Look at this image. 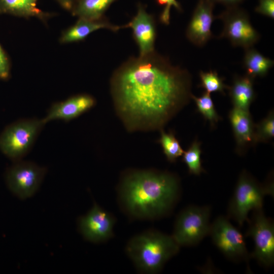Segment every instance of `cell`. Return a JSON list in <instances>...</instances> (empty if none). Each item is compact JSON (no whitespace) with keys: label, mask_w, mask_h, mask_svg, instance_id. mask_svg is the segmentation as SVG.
<instances>
[{"label":"cell","mask_w":274,"mask_h":274,"mask_svg":"<svg viewBox=\"0 0 274 274\" xmlns=\"http://www.w3.org/2000/svg\"><path fill=\"white\" fill-rule=\"evenodd\" d=\"M274 136V113L270 111L267 116L255 125L254 144L266 142Z\"/></svg>","instance_id":"cell-24"},{"label":"cell","mask_w":274,"mask_h":274,"mask_svg":"<svg viewBox=\"0 0 274 274\" xmlns=\"http://www.w3.org/2000/svg\"><path fill=\"white\" fill-rule=\"evenodd\" d=\"M114 223L112 215L94 203L89 212L80 218L78 225L86 239L97 243L112 236Z\"/></svg>","instance_id":"cell-11"},{"label":"cell","mask_w":274,"mask_h":274,"mask_svg":"<svg viewBox=\"0 0 274 274\" xmlns=\"http://www.w3.org/2000/svg\"><path fill=\"white\" fill-rule=\"evenodd\" d=\"M200 155V144L197 140H195L188 150L184 152L183 161L187 165L190 174L199 175L204 172L201 166Z\"/></svg>","instance_id":"cell-23"},{"label":"cell","mask_w":274,"mask_h":274,"mask_svg":"<svg viewBox=\"0 0 274 274\" xmlns=\"http://www.w3.org/2000/svg\"><path fill=\"white\" fill-rule=\"evenodd\" d=\"M253 80L247 75L234 77L231 86L228 88L233 107L249 110L255 98Z\"/></svg>","instance_id":"cell-18"},{"label":"cell","mask_w":274,"mask_h":274,"mask_svg":"<svg viewBox=\"0 0 274 274\" xmlns=\"http://www.w3.org/2000/svg\"><path fill=\"white\" fill-rule=\"evenodd\" d=\"M211 208L191 206L177 216L172 236L180 246H194L209 235Z\"/></svg>","instance_id":"cell-6"},{"label":"cell","mask_w":274,"mask_h":274,"mask_svg":"<svg viewBox=\"0 0 274 274\" xmlns=\"http://www.w3.org/2000/svg\"><path fill=\"white\" fill-rule=\"evenodd\" d=\"M46 124L43 119L32 118L8 125L0 134V150L12 160H20L30 151Z\"/></svg>","instance_id":"cell-5"},{"label":"cell","mask_w":274,"mask_h":274,"mask_svg":"<svg viewBox=\"0 0 274 274\" xmlns=\"http://www.w3.org/2000/svg\"><path fill=\"white\" fill-rule=\"evenodd\" d=\"M215 4L211 0H198L188 25L187 39L197 47H202L212 38L211 26L216 17L213 15Z\"/></svg>","instance_id":"cell-12"},{"label":"cell","mask_w":274,"mask_h":274,"mask_svg":"<svg viewBox=\"0 0 274 274\" xmlns=\"http://www.w3.org/2000/svg\"><path fill=\"white\" fill-rule=\"evenodd\" d=\"M215 4L216 3L220 4L225 6L226 7L238 6V5L243 2L245 0H211Z\"/></svg>","instance_id":"cell-29"},{"label":"cell","mask_w":274,"mask_h":274,"mask_svg":"<svg viewBox=\"0 0 274 274\" xmlns=\"http://www.w3.org/2000/svg\"><path fill=\"white\" fill-rule=\"evenodd\" d=\"M216 18L222 20L223 29L220 38H226L234 47H252L260 38L252 25L247 12L238 6L226 7Z\"/></svg>","instance_id":"cell-7"},{"label":"cell","mask_w":274,"mask_h":274,"mask_svg":"<svg viewBox=\"0 0 274 274\" xmlns=\"http://www.w3.org/2000/svg\"><path fill=\"white\" fill-rule=\"evenodd\" d=\"M96 104L95 98L86 94H78L65 100L52 104L45 118L44 122L61 120L68 122L92 108Z\"/></svg>","instance_id":"cell-13"},{"label":"cell","mask_w":274,"mask_h":274,"mask_svg":"<svg viewBox=\"0 0 274 274\" xmlns=\"http://www.w3.org/2000/svg\"><path fill=\"white\" fill-rule=\"evenodd\" d=\"M273 60L252 47L245 49L243 65L247 75L252 79L265 76L273 65Z\"/></svg>","instance_id":"cell-19"},{"label":"cell","mask_w":274,"mask_h":274,"mask_svg":"<svg viewBox=\"0 0 274 274\" xmlns=\"http://www.w3.org/2000/svg\"><path fill=\"white\" fill-rule=\"evenodd\" d=\"M152 15L148 14L142 6H138L136 15L123 28L132 29L133 37L140 50V55L149 54L154 50L156 36V23Z\"/></svg>","instance_id":"cell-14"},{"label":"cell","mask_w":274,"mask_h":274,"mask_svg":"<svg viewBox=\"0 0 274 274\" xmlns=\"http://www.w3.org/2000/svg\"><path fill=\"white\" fill-rule=\"evenodd\" d=\"M255 11L273 19L274 0H258V5L256 7Z\"/></svg>","instance_id":"cell-28"},{"label":"cell","mask_w":274,"mask_h":274,"mask_svg":"<svg viewBox=\"0 0 274 274\" xmlns=\"http://www.w3.org/2000/svg\"><path fill=\"white\" fill-rule=\"evenodd\" d=\"M229 121L236 144L237 152L254 145L255 125L249 110L233 107L229 113Z\"/></svg>","instance_id":"cell-15"},{"label":"cell","mask_w":274,"mask_h":274,"mask_svg":"<svg viewBox=\"0 0 274 274\" xmlns=\"http://www.w3.org/2000/svg\"><path fill=\"white\" fill-rule=\"evenodd\" d=\"M116 0H76L72 10L74 16L89 20H98Z\"/></svg>","instance_id":"cell-20"},{"label":"cell","mask_w":274,"mask_h":274,"mask_svg":"<svg viewBox=\"0 0 274 274\" xmlns=\"http://www.w3.org/2000/svg\"><path fill=\"white\" fill-rule=\"evenodd\" d=\"M46 173V168L20 160L15 161L7 169L6 181L13 194L21 199H26L37 191Z\"/></svg>","instance_id":"cell-8"},{"label":"cell","mask_w":274,"mask_h":274,"mask_svg":"<svg viewBox=\"0 0 274 274\" xmlns=\"http://www.w3.org/2000/svg\"><path fill=\"white\" fill-rule=\"evenodd\" d=\"M178 179L172 174L152 169H133L122 177L119 186L121 202L130 215L155 219L165 215L176 202Z\"/></svg>","instance_id":"cell-2"},{"label":"cell","mask_w":274,"mask_h":274,"mask_svg":"<svg viewBox=\"0 0 274 274\" xmlns=\"http://www.w3.org/2000/svg\"><path fill=\"white\" fill-rule=\"evenodd\" d=\"M172 235L150 230L133 236L126 251L137 268L145 273H156L179 251Z\"/></svg>","instance_id":"cell-3"},{"label":"cell","mask_w":274,"mask_h":274,"mask_svg":"<svg viewBox=\"0 0 274 274\" xmlns=\"http://www.w3.org/2000/svg\"><path fill=\"white\" fill-rule=\"evenodd\" d=\"M159 5H165L159 17L160 22L165 25H168L170 21V10L174 6L177 10L182 11L180 4L176 0H156Z\"/></svg>","instance_id":"cell-26"},{"label":"cell","mask_w":274,"mask_h":274,"mask_svg":"<svg viewBox=\"0 0 274 274\" xmlns=\"http://www.w3.org/2000/svg\"><path fill=\"white\" fill-rule=\"evenodd\" d=\"M209 234L214 245L228 259L248 260L249 255L243 234L225 217L219 216L211 224Z\"/></svg>","instance_id":"cell-10"},{"label":"cell","mask_w":274,"mask_h":274,"mask_svg":"<svg viewBox=\"0 0 274 274\" xmlns=\"http://www.w3.org/2000/svg\"><path fill=\"white\" fill-rule=\"evenodd\" d=\"M199 75L200 79V86L209 93L219 92L224 94V90L229 88L224 83L223 79L220 77L215 71L211 70L207 72L200 71Z\"/></svg>","instance_id":"cell-25"},{"label":"cell","mask_w":274,"mask_h":274,"mask_svg":"<svg viewBox=\"0 0 274 274\" xmlns=\"http://www.w3.org/2000/svg\"><path fill=\"white\" fill-rule=\"evenodd\" d=\"M65 9L71 11L76 0H56Z\"/></svg>","instance_id":"cell-30"},{"label":"cell","mask_w":274,"mask_h":274,"mask_svg":"<svg viewBox=\"0 0 274 274\" xmlns=\"http://www.w3.org/2000/svg\"><path fill=\"white\" fill-rule=\"evenodd\" d=\"M10 58L0 44V79L8 80L10 76Z\"/></svg>","instance_id":"cell-27"},{"label":"cell","mask_w":274,"mask_h":274,"mask_svg":"<svg viewBox=\"0 0 274 274\" xmlns=\"http://www.w3.org/2000/svg\"><path fill=\"white\" fill-rule=\"evenodd\" d=\"M122 26L111 24L103 17L98 20H89L79 18L76 23L62 31L59 39L61 43H70L84 40L91 32L100 28H107L117 31Z\"/></svg>","instance_id":"cell-16"},{"label":"cell","mask_w":274,"mask_h":274,"mask_svg":"<svg viewBox=\"0 0 274 274\" xmlns=\"http://www.w3.org/2000/svg\"><path fill=\"white\" fill-rule=\"evenodd\" d=\"M267 195L273 196V184H261L243 170L228 206L229 216L239 226H242L245 221H249L248 216L250 211L262 209L264 198Z\"/></svg>","instance_id":"cell-4"},{"label":"cell","mask_w":274,"mask_h":274,"mask_svg":"<svg viewBox=\"0 0 274 274\" xmlns=\"http://www.w3.org/2000/svg\"><path fill=\"white\" fill-rule=\"evenodd\" d=\"M191 86L186 69L155 50L128 59L110 80L116 113L130 132L163 129L189 102Z\"/></svg>","instance_id":"cell-1"},{"label":"cell","mask_w":274,"mask_h":274,"mask_svg":"<svg viewBox=\"0 0 274 274\" xmlns=\"http://www.w3.org/2000/svg\"><path fill=\"white\" fill-rule=\"evenodd\" d=\"M38 0H0V14H9L28 18L36 17L46 22L52 14L37 7Z\"/></svg>","instance_id":"cell-17"},{"label":"cell","mask_w":274,"mask_h":274,"mask_svg":"<svg viewBox=\"0 0 274 274\" xmlns=\"http://www.w3.org/2000/svg\"><path fill=\"white\" fill-rule=\"evenodd\" d=\"M191 98L195 102L199 112L205 119L210 121L212 126L219 121L220 117L216 111L210 93L205 91L199 97L192 94Z\"/></svg>","instance_id":"cell-22"},{"label":"cell","mask_w":274,"mask_h":274,"mask_svg":"<svg viewBox=\"0 0 274 274\" xmlns=\"http://www.w3.org/2000/svg\"><path fill=\"white\" fill-rule=\"evenodd\" d=\"M254 211L246 232V235L251 236L254 242L252 256L260 264L269 267L274 262L273 223L264 215L262 209Z\"/></svg>","instance_id":"cell-9"},{"label":"cell","mask_w":274,"mask_h":274,"mask_svg":"<svg viewBox=\"0 0 274 274\" xmlns=\"http://www.w3.org/2000/svg\"><path fill=\"white\" fill-rule=\"evenodd\" d=\"M160 132L158 142L161 145L167 160L174 162L183 155L184 151L173 132H166L163 129L160 130Z\"/></svg>","instance_id":"cell-21"}]
</instances>
